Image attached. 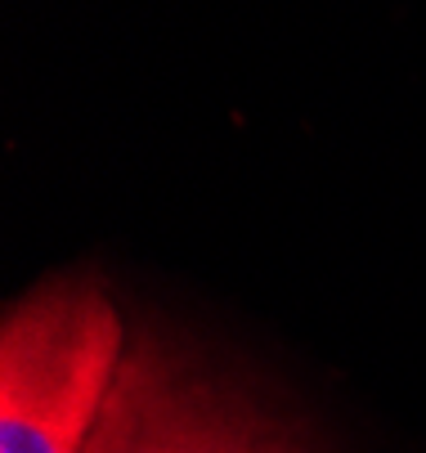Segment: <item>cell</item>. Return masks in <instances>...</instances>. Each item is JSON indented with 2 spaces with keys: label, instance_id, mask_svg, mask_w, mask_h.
I'll use <instances>...</instances> for the list:
<instances>
[{
  "label": "cell",
  "instance_id": "6da1fadb",
  "mask_svg": "<svg viewBox=\"0 0 426 453\" xmlns=\"http://www.w3.org/2000/svg\"><path fill=\"white\" fill-rule=\"evenodd\" d=\"M126 328L95 279H54L0 323V453H86Z\"/></svg>",
  "mask_w": 426,
  "mask_h": 453
},
{
  "label": "cell",
  "instance_id": "7a4b0ae2",
  "mask_svg": "<svg viewBox=\"0 0 426 453\" xmlns=\"http://www.w3.org/2000/svg\"><path fill=\"white\" fill-rule=\"evenodd\" d=\"M86 453H306L300 440L171 342L126 346Z\"/></svg>",
  "mask_w": 426,
  "mask_h": 453
}]
</instances>
